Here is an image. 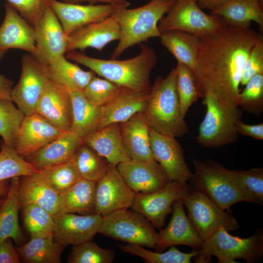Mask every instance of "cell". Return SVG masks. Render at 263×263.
<instances>
[{
	"label": "cell",
	"instance_id": "cell-13",
	"mask_svg": "<svg viewBox=\"0 0 263 263\" xmlns=\"http://www.w3.org/2000/svg\"><path fill=\"white\" fill-rule=\"evenodd\" d=\"M135 195L116 166L111 165L106 174L95 183L94 213L104 217L116 210L132 207Z\"/></svg>",
	"mask_w": 263,
	"mask_h": 263
},
{
	"label": "cell",
	"instance_id": "cell-18",
	"mask_svg": "<svg viewBox=\"0 0 263 263\" xmlns=\"http://www.w3.org/2000/svg\"><path fill=\"white\" fill-rule=\"evenodd\" d=\"M116 168L128 186L136 193L157 191L171 181L155 160H131L119 163Z\"/></svg>",
	"mask_w": 263,
	"mask_h": 263
},
{
	"label": "cell",
	"instance_id": "cell-44",
	"mask_svg": "<svg viewBox=\"0 0 263 263\" xmlns=\"http://www.w3.org/2000/svg\"><path fill=\"white\" fill-rule=\"evenodd\" d=\"M238 106L247 113L260 115L263 112V73L251 78L240 93Z\"/></svg>",
	"mask_w": 263,
	"mask_h": 263
},
{
	"label": "cell",
	"instance_id": "cell-48",
	"mask_svg": "<svg viewBox=\"0 0 263 263\" xmlns=\"http://www.w3.org/2000/svg\"><path fill=\"white\" fill-rule=\"evenodd\" d=\"M261 73H263V39L260 36L247 58L240 84L245 85L253 76Z\"/></svg>",
	"mask_w": 263,
	"mask_h": 263
},
{
	"label": "cell",
	"instance_id": "cell-36",
	"mask_svg": "<svg viewBox=\"0 0 263 263\" xmlns=\"http://www.w3.org/2000/svg\"><path fill=\"white\" fill-rule=\"evenodd\" d=\"M81 178L96 183L107 172L111 164L83 143L70 161Z\"/></svg>",
	"mask_w": 263,
	"mask_h": 263
},
{
	"label": "cell",
	"instance_id": "cell-38",
	"mask_svg": "<svg viewBox=\"0 0 263 263\" xmlns=\"http://www.w3.org/2000/svg\"><path fill=\"white\" fill-rule=\"evenodd\" d=\"M118 245L123 252L137 256L150 263H190L198 253L197 250L189 253L183 252L175 246H170L166 252H158L150 251L135 244Z\"/></svg>",
	"mask_w": 263,
	"mask_h": 263
},
{
	"label": "cell",
	"instance_id": "cell-33",
	"mask_svg": "<svg viewBox=\"0 0 263 263\" xmlns=\"http://www.w3.org/2000/svg\"><path fill=\"white\" fill-rule=\"evenodd\" d=\"M19 179L17 177L10 179L8 192L0 207V244L8 238L16 244H20L23 239L19 221Z\"/></svg>",
	"mask_w": 263,
	"mask_h": 263
},
{
	"label": "cell",
	"instance_id": "cell-11",
	"mask_svg": "<svg viewBox=\"0 0 263 263\" xmlns=\"http://www.w3.org/2000/svg\"><path fill=\"white\" fill-rule=\"evenodd\" d=\"M21 64L20 78L12 88L11 100L25 115H28L35 113L38 99L50 80L48 65L29 53L22 56Z\"/></svg>",
	"mask_w": 263,
	"mask_h": 263
},
{
	"label": "cell",
	"instance_id": "cell-14",
	"mask_svg": "<svg viewBox=\"0 0 263 263\" xmlns=\"http://www.w3.org/2000/svg\"><path fill=\"white\" fill-rule=\"evenodd\" d=\"M33 28L36 49L32 56L37 60L48 65L57 57L65 55L68 36L50 6Z\"/></svg>",
	"mask_w": 263,
	"mask_h": 263
},
{
	"label": "cell",
	"instance_id": "cell-29",
	"mask_svg": "<svg viewBox=\"0 0 263 263\" xmlns=\"http://www.w3.org/2000/svg\"><path fill=\"white\" fill-rule=\"evenodd\" d=\"M95 183L81 178L59 194L57 213L94 214Z\"/></svg>",
	"mask_w": 263,
	"mask_h": 263
},
{
	"label": "cell",
	"instance_id": "cell-3",
	"mask_svg": "<svg viewBox=\"0 0 263 263\" xmlns=\"http://www.w3.org/2000/svg\"><path fill=\"white\" fill-rule=\"evenodd\" d=\"M176 80L175 68L166 77H158L151 86L146 107L142 113L150 129L175 138L188 132L181 113Z\"/></svg>",
	"mask_w": 263,
	"mask_h": 263
},
{
	"label": "cell",
	"instance_id": "cell-35",
	"mask_svg": "<svg viewBox=\"0 0 263 263\" xmlns=\"http://www.w3.org/2000/svg\"><path fill=\"white\" fill-rule=\"evenodd\" d=\"M54 239L53 235L31 237L16 249L24 263H59L66 246L56 240L54 241Z\"/></svg>",
	"mask_w": 263,
	"mask_h": 263
},
{
	"label": "cell",
	"instance_id": "cell-1",
	"mask_svg": "<svg viewBox=\"0 0 263 263\" xmlns=\"http://www.w3.org/2000/svg\"><path fill=\"white\" fill-rule=\"evenodd\" d=\"M213 33L201 38L193 72L200 98L210 94L231 106H238L239 86L248 55L260 36L250 25L224 21Z\"/></svg>",
	"mask_w": 263,
	"mask_h": 263
},
{
	"label": "cell",
	"instance_id": "cell-23",
	"mask_svg": "<svg viewBox=\"0 0 263 263\" xmlns=\"http://www.w3.org/2000/svg\"><path fill=\"white\" fill-rule=\"evenodd\" d=\"M119 38V26L111 16L86 25L68 36L66 53L78 50L83 51L88 48L101 52L109 43Z\"/></svg>",
	"mask_w": 263,
	"mask_h": 263
},
{
	"label": "cell",
	"instance_id": "cell-16",
	"mask_svg": "<svg viewBox=\"0 0 263 263\" xmlns=\"http://www.w3.org/2000/svg\"><path fill=\"white\" fill-rule=\"evenodd\" d=\"M53 216L54 238L65 246L92 240L98 233L102 221V217L95 213H56Z\"/></svg>",
	"mask_w": 263,
	"mask_h": 263
},
{
	"label": "cell",
	"instance_id": "cell-49",
	"mask_svg": "<svg viewBox=\"0 0 263 263\" xmlns=\"http://www.w3.org/2000/svg\"><path fill=\"white\" fill-rule=\"evenodd\" d=\"M19 256L13 244V240L8 238L0 244V263H19Z\"/></svg>",
	"mask_w": 263,
	"mask_h": 263
},
{
	"label": "cell",
	"instance_id": "cell-31",
	"mask_svg": "<svg viewBox=\"0 0 263 263\" xmlns=\"http://www.w3.org/2000/svg\"><path fill=\"white\" fill-rule=\"evenodd\" d=\"M48 65L50 80L67 91L82 92L95 76L93 71L82 70L69 61L65 55L57 57Z\"/></svg>",
	"mask_w": 263,
	"mask_h": 263
},
{
	"label": "cell",
	"instance_id": "cell-46",
	"mask_svg": "<svg viewBox=\"0 0 263 263\" xmlns=\"http://www.w3.org/2000/svg\"><path fill=\"white\" fill-rule=\"evenodd\" d=\"M246 191L255 203H263V168H254L249 170L234 169Z\"/></svg>",
	"mask_w": 263,
	"mask_h": 263
},
{
	"label": "cell",
	"instance_id": "cell-55",
	"mask_svg": "<svg viewBox=\"0 0 263 263\" xmlns=\"http://www.w3.org/2000/svg\"></svg>",
	"mask_w": 263,
	"mask_h": 263
},
{
	"label": "cell",
	"instance_id": "cell-17",
	"mask_svg": "<svg viewBox=\"0 0 263 263\" xmlns=\"http://www.w3.org/2000/svg\"><path fill=\"white\" fill-rule=\"evenodd\" d=\"M49 6L58 19L67 36L86 25L111 17L118 8L110 4L82 5L57 0H51Z\"/></svg>",
	"mask_w": 263,
	"mask_h": 263
},
{
	"label": "cell",
	"instance_id": "cell-34",
	"mask_svg": "<svg viewBox=\"0 0 263 263\" xmlns=\"http://www.w3.org/2000/svg\"><path fill=\"white\" fill-rule=\"evenodd\" d=\"M261 0H231L215 9L211 15L222 19L227 23L238 25H250L252 21L263 28V12Z\"/></svg>",
	"mask_w": 263,
	"mask_h": 263
},
{
	"label": "cell",
	"instance_id": "cell-26",
	"mask_svg": "<svg viewBox=\"0 0 263 263\" xmlns=\"http://www.w3.org/2000/svg\"><path fill=\"white\" fill-rule=\"evenodd\" d=\"M83 143L105 158L111 165L131 160L122 140L120 123H112L91 133Z\"/></svg>",
	"mask_w": 263,
	"mask_h": 263
},
{
	"label": "cell",
	"instance_id": "cell-2",
	"mask_svg": "<svg viewBox=\"0 0 263 263\" xmlns=\"http://www.w3.org/2000/svg\"><path fill=\"white\" fill-rule=\"evenodd\" d=\"M65 54L68 60L90 68L121 87L143 92L150 91V77L156 65L157 56L154 50L146 44L141 45L137 56L125 60L94 58L77 51Z\"/></svg>",
	"mask_w": 263,
	"mask_h": 263
},
{
	"label": "cell",
	"instance_id": "cell-39",
	"mask_svg": "<svg viewBox=\"0 0 263 263\" xmlns=\"http://www.w3.org/2000/svg\"><path fill=\"white\" fill-rule=\"evenodd\" d=\"M22 208L24 225L31 237L53 235V215L34 204L25 205Z\"/></svg>",
	"mask_w": 263,
	"mask_h": 263
},
{
	"label": "cell",
	"instance_id": "cell-22",
	"mask_svg": "<svg viewBox=\"0 0 263 263\" xmlns=\"http://www.w3.org/2000/svg\"><path fill=\"white\" fill-rule=\"evenodd\" d=\"M63 132L36 112L25 115L19 130L15 149L19 155L25 157L53 141Z\"/></svg>",
	"mask_w": 263,
	"mask_h": 263
},
{
	"label": "cell",
	"instance_id": "cell-28",
	"mask_svg": "<svg viewBox=\"0 0 263 263\" xmlns=\"http://www.w3.org/2000/svg\"><path fill=\"white\" fill-rule=\"evenodd\" d=\"M120 132L125 149L131 160L152 161L150 127L142 113L120 123Z\"/></svg>",
	"mask_w": 263,
	"mask_h": 263
},
{
	"label": "cell",
	"instance_id": "cell-40",
	"mask_svg": "<svg viewBox=\"0 0 263 263\" xmlns=\"http://www.w3.org/2000/svg\"><path fill=\"white\" fill-rule=\"evenodd\" d=\"M25 116L8 99H0V135L7 145L15 149L19 130Z\"/></svg>",
	"mask_w": 263,
	"mask_h": 263
},
{
	"label": "cell",
	"instance_id": "cell-10",
	"mask_svg": "<svg viewBox=\"0 0 263 263\" xmlns=\"http://www.w3.org/2000/svg\"><path fill=\"white\" fill-rule=\"evenodd\" d=\"M224 20L204 12L197 0H175V2L158 23L161 34L171 31L185 32L199 38L208 35L219 28Z\"/></svg>",
	"mask_w": 263,
	"mask_h": 263
},
{
	"label": "cell",
	"instance_id": "cell-52",
	"mask_svg": "<svg viewBox=\"0 0 263 263\" xmlns=\"http://www.w3.org/2000/svg\"><path fill=\"white\" fill-rule=\"evenodd\" d=\"M13 82L0 74V99L11 100V91Z\"/></svg>",
	"mask_w": 263,
	"mask_h": 263
},
{
	"label": "cell",
	"instance_id": "cell-6",
	"mask_svg": "<svg viewBox=\"0 0 263 263\" xmlns=\"http://www.w3.org/2000/svg\"><path fill=\"white\" fill-rule=\"evenodd\" d=\"M212 256L219 263H236V259H244L247 263L260 261L263 256V230L257 229L251 236L242 238L219 228L204 241L192 259L195 263H209Z\"/></svg>",
	"mask_w": 263,
	"mask_h": 263
},
{
	"label": "cell",
	"instance_id": "cell-8",
	"mask_svg": "<svg viewBox=\"0 0 263 263\" xmlns=\"http://www.w3.org/2000/svg\"><path fill=\"white\" fill-rule=\"evenodd\" d=\"M98 233L128 244L155 248L158 233L142 214L123 209L102 217Z\"/></svg>",
	"mask_w": 263,
	"mask_h": 263
},
{
	"label": "cell",
	"instance_id": "cell-7",
	"mask_svg": "<svg viewBox=\"0 0 263 263\" xmlns=\"http://www.w3.org/2000/svg\"><path fill=\"white\" fill-rule=\"evenodd\" d=\"M203 98L206 113L199 127L197 142L213 149L235 142L238 136L236 124L242 117V109L224 103L210 94Z\"/></svg>",
	"mask_w": 263,
	"mask_h": 263
},
{
	"label": "cell",
	"instance_id": "cell-19",
	"mask_svg": "<svg viewBox=\"0 0 263 263\" xmlns=\"http://www.w3.org/2000/svg\"><path fill=\"white\" fill-rule=\"evenodd\" d=\"M12 49L22 50L33 55L36 49L35 35L33 27L8 3L0 26V58Z\"/></svg>",
	"mask_w": 263,
	"mask_h": 263
},
{
	"label": "cell",
	"instance_id": "cell-42",
	"mask_svg": "<svg viewBox=\"0 0 263 263\" xmlns=\"http://www.w3.org/2000/svg\"><path fill=\"white\" fill-rule=\"evenodd\" d=\"M38 170L50 187L59 194L68 189L81 178L70 161Z\"/></svg>",
	"mask_w": 263,
	"mask_h": 263
},
{
	"label": "cell",
	"instance_id": "cell-5",
	"mask_svg": "<svg viewBox=\"0 0 263 263\" xmlns=\"http://www.w3.org/2000/svg\"><path fill=\"white\" fill-rule=\"evenodd\" d=\"M193 165L190 190L204 193L224 210H230L232 205L242 202L255 203L234 170L211 160H194Z\"/></svg>",
	"mask_w": 263,
	"mask_h": 263
},
{
	"label": "cell",
	"instance_id": "cell-20",
	"mask_svg": "<svg viewBox=\"0 0 263 263\" xmlns=\"http://www.w3.org/2000/svg\"><path fill=\"white\" fill-rule=\"evenodd\" d=\"M35 112L59 130L70 131L72 123L70 95L50 80L38 99Z\"/></svg>",
	"mask_w": 263,
	"mask_h": 263
},
{
	"label": "cell",
	"instance_id": "cell-47",
	"mask_svg": "<svg viewBox=\"0 0 263 263\" xmlns=\"http://www.w3.org/2000/svg\"><path fill=\"white\" fill-rule=\"evenodd\" d=\"M31 26L34 27L50 5L51 0H6Z\"/></svg>",
	"mask_w": 263,
	"mask_h": 263
},
{
	"label": "cell",
	"instance_id": "cell-24",
	"mask_svg": "<svg viewBox=\"0 0 263 263\" xmlns=\"http://www.w3.org/2000/svg\"><path fill=\"white\" fill-rule=\"evenodd\" d=\"M82 138L71 131L63 132L57 138L24 157L38 169L70 161L83 144Z\"/></svg>",
	"mask_w": 263,
	"mask_h": 263
},
{
	"label": "cell",
	"instance_id": "cell-27",
	"mask_svg": "<svg viewBox=\"0 0 263 263\" xmlns=\"http://www.w3.org/2000/svg\"><path fill=\"white\" fill-rule=\"evenodd\" d=\"M18 198L20 208L34 204L53 215L57 213L59 193L50 187L39 171L20 177Z\"/></svg>",
	"mask_w": 263,
	"mask_h": 263
},
{
	"label": "cell",
	"instance_id": "cell-32",
	"mask_svg": "<svg viewBox=\"0 0 263 263\" xmlns=\"http://www.w3.org/2000/svg\"><path fill=\"white\" fill-rule=\"evenodd\" d=\"M161 44L177 59L188 67L193 72L196 66L200 42V38L178 30L162 33Z\"/></svg>",
	"mask_w": 263,
	"mask_h": 263
},
{
	"label": "cell",
	"instance_id": "cell-9",
	"mask_svg": "<svg viewBox=\"0 0 263 263\" xmlns=\"http://www.w3.org/2000/svg\"><path fill=\"white\" fill-rule=\"evenodd\" d=\"M182 202L186 207L192 226L203 241L221 227L228 231H236L240 228L230 210L223 209L201 192L190 189Z\"/></svg>",
	"mask_w": 263,
	"mask_h": 263
},
{
	"label": "cell",
	"instance_id": "cell-15",
	"mask_svg": "<svg viewBox=\"0 0 263 263\" xmlns=\"http://www.w3.org/2000/svg\"><path fill=\"white\" fill-rule=\"evenodd\" d=\"M150 149L153 159L170 181L187 183L192 173L186 162L184 150L176 138L150 128Z\"/></svg>",
	"mask_w": 263,
	"mask_h": 263
},
{
	"label": "cell",
	"instance_id": "cell-37",
	"mask_svg": "<svg viewBox=\"0 0 263 263\" xmlns=\"http://www.w3.org/2000/svg\"><path fill=\"white\" fill-rule=\"evenodd\" d=\"M39 170L19 155L16 149L0 143V182L14 177L32 174Z\"/></svg>",
	"mask_w": 263,
	"mask_h": 263
},
{
	"label": "cell",
	"instance_id": "cell-12",
	"mask_svg": "<svg viewBox=\"0 0 263 263\" xmlns=\"http://www.w3.org/2000/svg\"><path fill=\"white\" fill-rule=\"evenodd\" d=\"M190 192L186 183L171 181L163 188L149 193H136L132 208L144 215L158 229L164 225L167 216L172 212V205L182 201Z\"/></svg>",
	"mask_w": 263,
	"mask_h": 263
},
{
	"label": "cell",
	"instance_id": "cell-30",
	"mask_svg": "<svg viewBox=\"0 0 263 263\" xmlns=\"http://www.w3.org/2000/svg\"><path fill=\"white\" fill-rule=\"evenodd\" d=\"M72 104V123L71 130L75 134L83 138L102 126L100 108L90 103L81 92L68 91Z\"/></svg>",
	"mask_w": 263,
	"mask_h": 263
},
{
	"label": "cell",
	"instance_id": "cell-41",
	"mask_svg": "<svg viewBox=\"0 0 263 263\" xmlns=\"http://www.w3.org/2000/svg\"><path fill=\"white\" fill-rule=\"evenodd\" d=\"M176 70V90L181 113L183 117L189 108L200 98L193 72L186 65L177 62Z\"/></svg>",
	"mask_w": 263,
	"mask_h": 263
},
{
	"label": "cell",
	"instance_id": "cell-54",
	"mask_svg": "<svg viewBox=\"0 0 263 263\" xmlns=\"http://www.w3.org/2000/svg\"><path fill=\"white\" fill-rule=\"evenodd\" d=\"M8 180H4L0 182V197L6 195L9 188Z\"/></svg>",
	"mask_w": 263,
	"mask_h": 263
},
{
	"label": "cell",
	"instance_id": "cell-21",
	"mask_svg": "<svg viewBox=\"0 0 263 263\" xmlns=\"http://www.w3.org/2000/svg\"><path fill=\"white\" fill-rule=\"evenodd\" d=\"M172 215L169 224L160 229L156 252H161L168 247L184 245L199 250L204 241L192 226L186 215L181 200L172 205Z\"/></svg>",
	"mask_w": 263,
	"mask_h": 263
},
{
	"label": "cell",
	"instance_id": "cell-4",
	"mask_svg": "<svg viewBox=\"0 0 263 263\" xmlns=\"http://www.w3.org/2000/svg\"><path fill=\"white\" fill-rule=\"evenodd\" d=\"M175 0H151L142 6L117 8L111 16L120 30L117 46L111 55L116 59L127 49L162 35L158 28L161 19L173 6Z\"/></svg>",
	"mask_w": 263,
	"mask_h": 263
},
{
	"label": "cell",
	"instance_id": "cell-53",
	"mask_svg": "<svg viewBox=\"0 0 263 263\" xmlns=\"http://www.w3.org/2000/svg\"><path fill=\"white\" fill-rule=\"evenodd\" d=\"M231 0H197L201 8H207L211 11L223 5Z\"/></svg>",
	"mask_w": 263,
	"mask_h": 263
},
{
	"label": "cell",
	"instance_id": "cell-50",
	"mask_svg": "<svg viewBox=\"0 0 263 263\" xmlns=\"http://www.w3.org/2000/svg\"><path fill=\"white\" fill-rule=\"evenodd\" d=\"M236 129L238 134L249 136L253 138L263 140V123L256 125L247 124L241 120L236 124Z\"/></svg>",
	"mask_w": 263,
	"mask_h": 263
},
{
	"label": "cell",
	"instance_id": "cell-51",
	"mask_svg": "<svg viewBox=\"0 0 263 263\" xmlns=\"http://www.w3.org/2000/svg\"><path fill=\"white\" fill-rule=\"evenodd\" d=\"M63 2L73 4L89 2L90 4L105 3L114 5L118 8H127L130 4L127 0H62Z\"/></svg>",
	"mask_w": 263,
	"mask_h": 263
},
{
	"label": "cell",
	"instance_id": "cell-45",
	"mask_svg": "<svg viewBox=\"0 0 263 263\" xmlns=\"http://www.w3.org/2000/svg\"><path fill=\"white\" fill-rule=\"evenodd\" d=\"M121 88L107 79L95 75L81 93L90 103L101 107L115 98Z\"/></svg>",
	"mask_w": 263,
	"mask_h": 263
},
{
	"label": "cell",
	"instance_id": "cell-25",
	"mask_svg": "<svg viewBox=\"0 0 263 263\" xmlns=\"http://www.w3.org/2000/svg\"><path fill=\"white\" fill-rule=\"evenodd\" d=\"M149 93L122 87L115 98L100 107L102 117L101 128L112 123L124 122L135 114L143 113Z\"/></svg>",
	"mask_w": 263,
	"mask_h": 263
},
{
	"label": "cell",
	"instance_id": "cell-43",
	"mask_svg": "<svg viewBox=\"0 0 263 263\" xmlns=\"http://www.w3.org/2000/svg\"><path fill=\"white\" fill-rule=\"evenodd\" d=\"M114 251L103 248L92 240L73 245L68 263H111L115 259Z\"/></svg>",
	"mask_w": 263,
	"mask_h": 263
}]
</instances>
